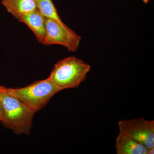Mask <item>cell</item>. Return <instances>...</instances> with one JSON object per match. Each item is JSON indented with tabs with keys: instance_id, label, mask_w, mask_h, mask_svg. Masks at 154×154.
<instances>
[{
	"instance_id": "3957f363",
	"label": "cell",
	"mask_w": 154,
	"mask_h": 154,
	"mask_svg": "<svg viewBox=\"0 0 154 154\" xmlns=\"http://www.w3.org/2000/svg\"><path fill=\"white\" fill-rule=\"evenodd\" d=\"M7 88L9 94L35 113L43 109L56 94L62 91L48 78L24 88Z\"/></svg>"
},
{
	"instance_id": "8fae6325",
	"label": "cell",
	"mask_w": 154,
	"mask_h": 154,
	"mask_svg": "<svg viewBox=\"0 0 154 154\" xmlns=\"http://www.w3.org/2000/svg\"><path fill=\"white\" fill-rule=\"evenodd\" d=\"M1 114H2V108H1V102H0V121L1 119Z\"/></svg>"
},
{
	"instance_id": "7c38bea8",
	"label": "cell",
	"mask_w": 154,
	"mask_h": 154,
	"mask_svg": "<svg viewBox=\"0 0 154 154\" xmlns=\"http://www.w3.org/2000/svg\"><path fill=\"white\" fill-rule=\"evenodd\" d=\"M143 1L144 3L145 4H147L149 2V0H142Z\"/></svg>"
},
{
	"instance_id": "9c48e42d",
	"label": "cell",
	"mask_w": 154,
	"mask_h": 154,
	"mask_svg": "<svg viewBox=\"0 0 154 154\" xmlns=\"http://www.w3.org/2000/svg\"><path fill=\"white\" fill-rule=\"evenodd\" d=\"M36 8L45 18L53 19L62 25L66 24L61 19L52 0H35Z\"/></svg>"
},
{
	"instance_id": "5b68a950",
	"label": "cell",
	"mask_w": 154,
	"mask_h": 154,
	"mask_svg": "<svg viewBox=\"0 0 154 154\" xmlns=\"http://www.w3.org/2000/svg\"><path fill=\"white\" fill-rule=\"evenodd\" d=\"M119 131L124 133L148 149L154 147V121L143 118L119 122Z\"/></svg>"
},
{
	"instance_id": "7a4b0ae2",
	"label": "cell",
	"mask_w": 154,
	"mask_h": 154,
	"mask_svg": "<svg viewBox=\"0 0 154 154\" xmlns=\"http://www.w3.org/2000/svg\"><path fill=\"white\" fill-rule=\"evenodd\" d=\"M91 66L82 59L69 57L54 65L48 79L61 91L77 88L86 80Z\"/></svg>"
},
{
	"instance_id": "ba28073f",
	"label": "cell",
	"mask_w": 154,
	"mask_h": 154,
	"mask_svg": "<svg viewBox=\"0 0 154 154\" xmlns=\"http://www.w3.org/2000/svg\"><path fill=\"white\" fill-rule=\"evenodd\" d=\"M2 4L17 20L23 14L37 9L35 0H2Z\"/></svg>"
},
{
	"instance_id": "52a82bcc",
	"label": "cell",
	"mask_w": 154,
	"mask_h": 154,
	"mask_svg": "<svg viewBox=\"0 0 154 154\" xmlns=\"http://www.w3.org/2000/svg\"><path fill=\"white\" fill-rule=\"evenodd\" d=\"M116 148L117 154H147L148 149L120 131L116 137Z\"/></svg>"
},
{
	"instance_id": "8992f818",
	"label": "cell",
	"mask_w": 154,
	"mask_h": 154,
	"mask_svg": "<svg viewBox=\"0 0 154 154\" xmlns=\"http://www.w3.org/2000/svg\"><path fill=\"white\" fill-rule=\"evenodd\" d=\"M45 18L38 9L23 14L18 21L24 23L34 33L38 42L43 44L46 36Z\"/></svg>"
},
{
	"instance_id": "277c9868",
	"label": "cell",
	"mask_w": 154,
	"mask_h": 154,
	"mask_svg": "<svg viewBox=\"0 0 154 154\" xmlns=\"http://www.w3.org/2000/svg\"><path fill=\"white\" fill-rule=\"evenodd\" d=\"M46 36L43 45H59L69 51L75 52L79 48L82 37L67 25H62L49 18H45Z\"/></svg>"
},
{
	"instance_id": "4fadbf2b",
	"label": "cell",
	"mask_w": 154,
	"mask_h": 154,
	"mask_svg": "<svg viewBox=\"0 0 154 154\" xmlns=\"http://www.w3.org/2000/svg\"><path fill=\"white\" fill-rule=\"evenodd\" d=\"M2 87H3L2 86L0 85V91H1V89H2Z\"/></svg>"
},
{
	"instance_id": "6da1fadb",
	"label": "cell",
	"mask_w": 154,
	"mask_h": 154,
	"mask_svg": "<svg viewBox=\"0 0 154 154\" xmlns=\"http://www.w3.org/2000/svg\"><path fill=\"white\" fill-rule=\"evenodd\" d=\"M0 102L2 108L0 122L3 125L17 135H29L35 113L9 94L7 88L4 86L0 91Z\"/></svg>"
},
{
	"instance_id": "30bf717a",
	"label": "cell",
	"mask_w": 154,
	"mask_h": 154,
	"mask_svg": "<svg viewBox=\"0 0 154 154\" xmlns=\"http://www.w3.org/2000/svg\"><path fill=\"white\" fill-rule=\"evenodd\" d=\"M154 147L148 149L147 154H154Z\"/></svg>"
}]
</instances>
